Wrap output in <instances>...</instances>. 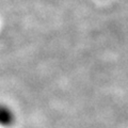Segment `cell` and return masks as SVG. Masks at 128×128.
<instances>
[{
  "instance_id": "6da1fadb",
  "label": "cell",
  "mask_w": 128,
  "mask_h": 128,
  "mask_svg": "<svg viewBox=\"0 0 128 128\" xmlns=\"http://www.w3.org/2000/svg\"><path fill=\"white\" fill-rule=\"evenodd\" d=\"M15 123V113L10 107L0 104V126L11 127Z\"/></svg>"
}]
</instances>
